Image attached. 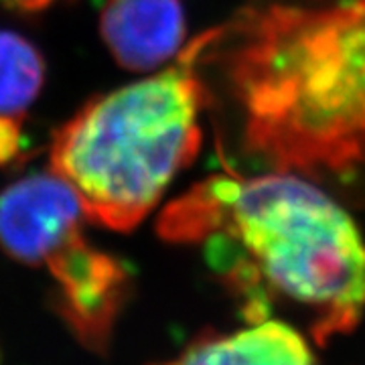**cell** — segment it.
<instances>
[{
    "mask_svg": "<svg viewBox=\"0 0 365 365\" xmlns=\"http://www.w3.org/2000/svg\"><path fill=\"white\" fill-rule=\"evenodd\" d=\"M158 234L207 242L211 266L244 299L250 323L287 300L317 345L353 333L365 313V240L333 197L299 173L209 177L163 211Z\"/></svg>",
    "mask_w": 365,
    "mask_h": 365,
    "instance_id": "1",
    "label": "cell"
},
{
    "mask_svg": "<svg viewBox=\"0 0 365 365\" xmlns=\"http://www.w3.org/2000/svg\"><path fill=\"white\" fill-rule=\"evenodd\" d=\"M223 33L250 153L299 175L364 165L365 0L248 9Z\"/></svg>",
    "mask_w": 365,
    "mask_h": 365,
    "instance_id": "2",
    "label": "cell"
},
{
    "mask_svg": "<svg viewBox=\"0 0 365 365\" xmlns=\"http://www.w3.org/2000/svg\"><path fill=\"white\" fill-rule=\"evenodd\" d=\"M211 39L213 29L163 71L96 96L55 130L51 173L76 191L90 222L134 230L197 157L205 106L197 66Z\"/></svg>",
    "mask_w": 365,
    "mask_h": 365,
    "instance_id": "3",
    "label": "cell"
},
{
    "mask_svg": "<svg viewBox=\"0 0 365 365\" xmlns=\"http://www.w3.org/2000/svg\"><path fill=\"white\" fill-rule=\"evenodd\" d=\"M57 282L53 307L91 351L110 347L114 325L130 299V270L116 256L93 248L86 235L45 266Z\"/></svg>",
    "mask_w": 365,
    "mask_h": 365,
    "instance_id": "4",
    "label": "cell"
},
{
    "mask_svg": "<svg viewBox=\"0 0 365 365\" xmlns=\"http://www.w3.org/2000/svg\"><path fill=\"white\" fill-rule=\"evenodd\" d=\"M76 191L51 175H29L0 193V248L16 262L45 268L83 235Z\"/></svg>",
    "mask_w": 365,
    "mask_h": 365,
    "instance_id": "5",
    "label": "cell"
},
{
    "mask_svg": "<svg viewBox=\"0 0 365 365\" xmlns=\"http://www.w3.org/2000/svg\"><path fill=\"white\" fill-rule=\"evenodd\" d=\"M187 33L179 0H106L100 35L120 66L153 71L175 59Z\"/></svg>",
    "mask_w": 365,
    "mask_h": 365,
    "instance_id": "6",
    "label": "cell"
},
{
    "mask_svg": "<svg viewBox=\"0 0 365 365\" xmlns=\"http://www.w3.org/2000/svg\"><path fill=\"white\" fill-rule=\"evenodd\" d=\"M157 365H317V359L294 327L262 319L234 333H205Z\"/></svg>",
    "mask_w": 365,
    "mask_h": 365,
    "instance_id": "7",
    "label": "cell"
},
{
    "mask_svg": "<svg viewBox=\"0 0 365 365\" xmlns=\"http://www.w3.org/2000/svg\"><path fill=\"white\" fill-rule=\"evenodd\" d=\"M45 81L41 51L13 31H0V116L23 118Z\"/></svg>",
    "mask_w": 365,
    "mask_h": 365,
    "instance_id": "8",
    "label": "cell"
},
{
    "mask_svg": "<svg viewBox=\"0 0 365 365\" xmlns=\"http://www.w3.org/2000/svg\"><path fill=\"white\" fill-rule=\"evenodd\" d=\"M19 116H0V165H6L21 153V122Z\"/></svg>",
    "mask_w": 365,
    "mask_h": 365,
    "instance_id": "9",
    "label": "cell"
},
{
    "mask_svg": "<svg viewBox=\"0 0 365 365\" xmlns=\"http://www.w3.org/2000/svg\"><path fill=\"white\" fill-rule=\"evenodd\" d=\"M2 2L14 11H21V13H39L43 9L59 2V0H2Z\"/></svg>",
    "mask_w": 365,
    "mask_h": 365,
    "instance_id": "10",
    "label": "cell"
}]
</instances>
